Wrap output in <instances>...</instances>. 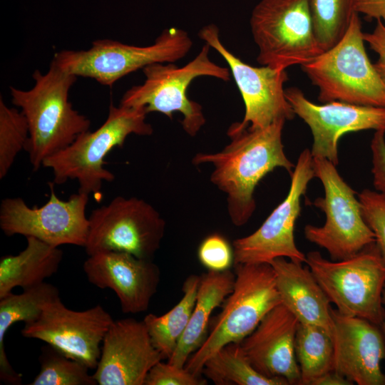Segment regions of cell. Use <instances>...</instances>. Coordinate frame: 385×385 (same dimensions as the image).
<instances>
[{"label": "cell", "mask_w": 385, "mask_h": 385, "mask_svg": "<svg viewBox=\"0 0 385 385\" xmlns=\"http://www.w3.org/2000/svg\"><path fill=\"white\" fill-rule=\"evenodd\" d=\"M284 120L262 128L230 125L227 135L230 142L221 151L197 153L195 165L210 163L213 167L210 181L227 196V212L232 223L240 227L251 218L256 209L254 197L259 182L276 168L290 175L294 165L284 151L282 141Z\"/></svg>", "instance_id": "cell-1"}, {"label": "cell", "mask_w": 385, "mask_h": 385, "mask_svg": "<svg viewBox=\"0 0 385 385\" xmlns=\"http://www.w3.org/2000/svg\"><path fill=\"white\" fill-rule=\"evenodd\" d=\"M29 90L10 87L12 103L25 115L29 137L25 150L34 170L47 158L70 145L89 130L90 120L73 108L69 91L77 76L61 69L52 61L45 73L36 70Z\"/></svg>", "instance_id": "cell-2"}, {"label": "cell", "mask_w": 385, "mask_h": 385, "mask_svg": "<svg viewBox=\"0 0 385 385\" xmlns=\"http://www.w3.org/2000/svg\"><path fill=\"white\" fill-rule=\"evenodd\" d=\"M146 115L143 108L115 106L111 102L108 117L98 128L80 134L67 148L45 159L42 166L52 170L54 185L77 180L78 192L98 195L103 183L115 179L114 174L104 167L108 153L115 147L122 148L130 134H153Z\"/></svg>", "instance_id": "cell-3"}, {"label": "cell", "mask_w": 385, "mask_h": 385, "mask_svg": "<svg viewBox=\"0 0 385 385\" xmlns=\"http://www.w3.org/2000/svg\"><path fill=\"white\" fill-rule=\"evenodd\" d=\"M235 267L232 292L210 324L205 341L185 365L195 375L202 376L204 364L212 355L225 345L240 343L269 312L282 304L270 264H237Z\"/></svg>", "instance_id": "cell-4"}, {"label": "cell", "mask_w": 385, "mask_h": 385, "mask_svg": "<svg viewBox=\"0 0 385 385\" xmlns=\"http://www.w3.org/2000/svg\"><path fill=\"white\" fill-rule=\"evenodd\" d=\"M364 42L361 21L355 13L346 34L334 46L300 66L319 88L320 102L385 107V83L369 60Z\"/></svg>", "instance_id": "cell-5"}, {"label": "cell", "mask_w": 385, "mask_h": 385, "mask_svg": "<svg viewBox=\"0 0 385 385\" xmlns=\"http://www.w3.org/2000/svg\"><path fill=\"white\" fill-rule=\"evenodd\" d=\"M305 262L340 314L382 324L385 260L376 242L340 260H329L312 251Z\"/></svg>", "instance_id": "cell-6"}, {"label": "cell", "mask_w": 385, "mask_h": 385, "mask_svg": "<svg viewBox=\"0 0 385 385\" xmlns=\"http://www.w3.org/2000/svg\"><path fill=\"white\" fill-rule=\"evenodd\" d=\"M210 49L205 43L192 61L181 67L174 63H155L144 67L145 81L128 89L120 104L143 108L147 114L158 112L170 119L174 112L181 113L184 131L195 136L205 125V118L201 105L188 97L189 85L200 76L224 81L230 78V68L220 66L210 58Z\"/></svg>", "instance_id": "cell-7"}, {"label": "cell", "mask_w": 385, "mask_h": 385, "mask_svg": "<svg viewBox=\"0 0 385 385\" xmlns=\"http://www.w3.org/2000/svg\"><path fill=\"white\" fill-rule=\"evenodd\" d=\"M187 31L171 27L163 30L146 46L125 44L110 39L97 40L87 50H63L53 61L63 71L112 86L122 77L155 63H175L191 49Z\"/></svg>", "instance_id": "cell-8"}, {"label": "cell", "mask_w": 385, "mask_h": 385, "mask_svg": "<svg viewBox=\"0 0 385 385\" xmlns=\"http://www.w3.org/2000/svg\"><path fill=\"white\" fill-rule=\"evenodd\" d=\"M250 23L261 66L286 70L324 52L314 33L309 0H261Z\"/></svg>", "instance_id": "cell-9"}, {"label": "cell", "mask_w": 385, "mask_h": 385, "mask_svg": "<svg viewBox=\"0 0 385 385\" xmlns=\"http://www.w3.org/2000/svg\"><path fill=\"white\" fill-rule=\"evenodd\" d=\"M315 177L324 187V196L313 205L326 215L324 225H307V240L325 249L332 260H340L376 242L366 223L356 192L339 174L336 165L325 158H313Z\"/></svg>", "instance_id": "cell-10"}, {"label": "cell", "mask_w": 385, "mask_h": 385, "mask_svg": "<svg viewBox=\"0 0 385 385\" xmlns=\"http://www.w3.org/2000/svg\"><path fill=\"white\" fill-rule=\"evenodd\" d=\"M88 255L100 251L126 252L152 260L165 235V222L148 202L135 197H114L88 217Z\"/></svg>", "instance_id": "cell-11"}, {"label": "cell", "mask_w": 385, "mask_h": 385, "mask_svg": "<svg viewBox=\"0 0 385 385\" xmlns=\"http://www.w3.org/2000/svg\"><path fill=\"white\" fill-rule=\"evenodd\" d=\"M291 175V185L284 200L275 207L261 226L252 234L233 241L235 262L237 264H270L279 257L296 262H306L294 240V227L301 212V197L315 178L311 150L299 155Z\"/></svg>", "instance_id": "cell-12"}, {"label": "cell", "mask_w": 385, "mask_h": 385, "mask_svg": "<svg viewBox=\"0 0 385 385\" xmlns=\"http://www.w3.org/2000/svg\"><path fill=\"white\" fill-rule=\"evenodd\" d=\"M48 185L49 200L40 207H29L21 197L3 199L0 205L1 230L6 236L34 237L56 247H85L89 225L86 215L88 195L78 192L62 200L55 193L54 184Z\"/></svg>", "instance_id": "cell-13"}, {"label": "cell", "mask_w": 385, "mask_h": 385, "mask_svg": "<svg viewBox=\"0 0 385 385\" xmlns=\"http://www.w3.org/2000/svg\"><path fill=\"white\" fill-rule=\"evenodd\" d=\"M101 304L83 311L66 307L61 297L46 304L40 317L24 324L21 334L46 342L89 369H96L106 334L113 322Z\"/></svg>", "instance_id": "cell-14"}, {"label": "cell", "mask_w": 385, "mask_h": 385, "mask_svg": "<svg viewBox=\"0 0 385 385\" xmlns=\"http://www.w3.org/2000/svg\"><path fill=\"white\" fill-rule=\"evenodd\" d=\"M199 37L227 62L242 97L245 112L241 127L265 128L279 120H292L295 114L285 96L286 70L252 66L235 56L221 42L215 24L203 26Z\"/></svg>", "instance_id": "cell-15"}, {"label": "cell", "mask_w": 385, "mask_h": 385, "mask_svg": "<svg viewBox=\"0 0 385 385\" xmlns=\"http://www.w3.org/2000/svg\"><path fill=\"white\" fill-rule=\"evenodd\" d=\"M294 113L309 127L313 158H325L337 165L338 142L346 133L366 130L385 131V107L366 106L340 101L316 104L298 88L284 91Z\"/></svg>", "instance_id": "cell-16"}, {"label": "cell", "mask_w": 385, "mask_h": 385, "mask_svg": "<svg viewBox=\"0 0 385 385\" xmlns=\"http://www.w3.org/2000/svg\"><path fill=\"white\" fill-rule=\"evenodd\" d=\"M163 359L143 321L114 320L93 376L98 385H144L150 369Z\"/></svg>", "instance_id": "cell-17"}, {"label": "cell", "mask_w": 385, "mask_h": 385, "mask_svg": "<svg viewBox=\"0 0 385 385\" xmlns=\"http://www.w3.org/2000/svg\"><path fill=\"white\" fill-rule=\"evenodd\" d=\"M333 371L353 384L385 385V338L378 326L332 309Z\"/></svg>", "instance_id": "cell-18"}, {"label": "cell", "mask_w": 385, "mask_h": 385, "mask_svg": "<svg viewBox=\"0 0 385 385\" xmlns=\"http://www.w3.org/2000/svg\"><path fill=\"white\" fill-rule=\"evenodd\" d=\"M83 270L90 283L115 293L125 314L146 311L160 279V269L152 260L121 252L100 251L90 255Z\"/></svg>", "instance_id": "cell-19"}, {"label": "cell", "mask_w": 385, "mask_h": 385, "mask_svg": "<svg viewBox=\"0 0 385 385\" xmlns=\"http://www.w3.org/2000/svg\"><path fill=\"white\" fill-rule=\"evenodd\" d=\"M299 321L282 304L269 312L240 342L254 368L269 377H282L299 385L300 371L294 352Z\"/></svg>", "instance_id": "cell-20"}, {"label": "cell", "mask_w": 385, "mask_h": 385, "mask_svg": "<svg viewBox=\"0 0 385 385\" xmlns=\"http://www.w3.org/2000/svg\"><path fill=\"white\" fill-rule=\"evenodd\" d=\"M282 304L299 323L318 326L332 335V307L310 269L285 257L270 262Z\"/></svg>", "instance_id": "cell-21"}, {"label": "cell", "mask_w": 385, "mask_h": 385, "mask_svg": "<svg viewBox=\"0 0 385 385\" xmlns=\"http://www.w3.org/2000/svg\"><path fill=\"white\" fill-rule=\"evenodd\" d=\"M195 304L189 323L168 362L185 367L190 356L204 343L207 336L210 316L232 292L235 273L207 271L200 276Z\"/></svg>", "instance_id": "cell-22"}, {"label": "cell", "mask_w": 385, "mask_h": 385, "mask_svg": "<svg viewBox=\"0 0 385 385\" xmlns=\"http://www.w3.org/2000/svg\"><path fill=\"white\" fill-rule=\"evenodd\" d=\"M26 246L16 255L0 260V298L15 287L29 289L44 282L58 270L63 252L58 247L27 237Z\"/></svg>", "instance_id": "cell-23"}, {"label": "cell", "mask_w": 385, "mask_h": 385, "mask_svg": "<svg viewBox=\"0 0 385 385\" xmlns=\"http://www.w3.org/2000/svg\"><path fill=\"white\" fill-rule=\"evenodd\" d=\"M58 298H60L58 288L45 282L23 289L21 294L11 292L0 298V379L2 382L21 384V375L12 368L5 351L4 339L8 330L19 322L24 324L35 322L46 304Z\"/></svg>", "instance_id": "cell-24"}, {"label": "cell", "mask_w": 385, "mask_h": 385, "mask_svg": "<svg viewBox=\"0 0 385 385\" xmlns=\"http://www.w3.org/2000/svg\"><path fill=\"white\" fill-rule=\"evenodd\" d=\"M200 276L189 275L182 290L183 296L178 303L163 315L147 314L145 323L154 346L164 359L173 354L191 317L200 283Z\"/></svg>", "instance_id": "cell-25"}, {"label": "cell", "mask_w": 385, "mask_h": 385, "mask_svg": "<svg viewBox=\"0 0 385 385\" xmlns=\"http://www.w3.org/2000/svg\"><path fill=\"white\" fill-rule=\"evenodd\" d=\"M202 375L217 385H289L284 378L258 372L240 343H230L217 350L204 364Z\"/></svg>", "instance_id": "cell-26"}, {"label": "cell", "mask_w": 385, "mask_h": 385, "mask_svg": "<svg viewBox=\"0 0 385 385\" xmlns=\"http://www.w3.org/2000/svg\"><path fill=\"white\" fill-rule=\"evenodd\" d=\"M294 352L300 371L299 385H313L319 377L333 371L332 335L322 327L299 322Z\"/></svg>", "instance_id": "cell-27"}, {"label": "cell", "mask_w": 385, "mask_h": 385, "mask_svg": "<svg viewBox=\"0 0 385 385\" xmlns=\"http://www.w3.org/2000/svg\"><path fill=\"white\" fill-rule=\"evenodd\" d=\"M356 0H309L317 39L324 51L334 46L346 34Z\"/></svg>", "instance_id": "cell-28"}, {"label": "cell", "mask_w": 385, "mask_h": 385, "mask_svg": "<svg viewBox=\"0 0 385 385\" xmlns=\"http://www.w3.org/2000/svg\"><path fill=\"white\" fill-rule=\"evenodd\" d=\"M39 373L31 385H96L85 364L72 359L48 345L42 347Z\"/></svg>", "instance_id": "cell-29"}, {"label": "cell", "mask_w": 385, "mask_h": 385, "mask_svg": "<svg viewBox=\"0 0 385 385\" xmlns=\"http://www.w3.org/2000/svg\"><path fill=\"white\" fill-rule=\"evenodd\" d=\"M29 137V125L22 111L7 106L1 96L0 179L6 175L19 153L25 150Z\"/></svg>", "instance_id": "cell-30"}, {"label": "cell", "mask_w": 385, "mask_h": 385, "mask_svg": "<svg viewBox=\"0 0 385 385\" xmlns=\"http://www.w3.org/2000/svg\"><path fill=\"white\" fill-rule=\"evenodd\" d=\"M197 258L207 271L228 270L235 262L233 247L222 235L213 233L200 244Z\"/></svg>", "instance_id": "cell-31"}, {"label": "cell", "mask_w": 385, "mask_h": 385, "mask_svg": "<svg viewBox=\"0 0 385 385\" xmlns=\"http://www.w3.org/2000/svg\"><path fill=\"white\" fill-rule=\"evenodd\" d=\"M363 217L374 234L376 243L385 260V194L368 189L359 195Z\"/></svg>", "instance_id": "cell-32"}, {"label": "cell", "mask_w": 385, "mask_h": 385, "mask_svg": "<svg viewBox=\"0 0 385 385\" xmlns=\"http://www.w3.org/2000/svg\"><path fill=\"white\" fill-rule=\"evenodd\" d=\"M207 379L197 376L185 367H179L162 361L149 371L144 385H205Z\"/></svg>", "instance_id": "cell-33"}, {"label": "cell", "mask_w": 385, "mask_h": 385, "mask_svg": "<svg viewBox=\"0 0 385 385\" xmlns=\"http://www.w3.org/2000/svg\"><path fill=\"white\" fill-rule=\"evenodd\" d=\"M373 183L377 191L385 194V131L375 132L371 142Z\"/></svg>", "instance_id": "cell-34"}, {"label": "cell", "mask_w": 385, "mask_h": 385, "mask_svg": "<svg viewBox=\"0 0 385 385\" xmlns=\"http://www.w3.org/2000/svg\"><path fill=\"white\" fill-rule=\"evenodd\" d=\"M364 40L378 54V60L385 61V24L382 21L376 20L373 31L364 33Z\"/></svg>", "instance_id": "cell-35"}, {"label": "cell", "mask_w": 385, "mask_h": 385, "mask_svg": "<svg viewBox=\"0 0 385 385\" xmlns=\"http://www.w3.org/2000/svg\"><path fill=\"white\" fill-rule=\"evenodd\" d=\"M355 10L368 19H379L385 24V0H356Z\"/></svg>", "instance_id": "cell-36"}, {"label": "cell", "mask_w": 385, "mask_h": 385, "mask_svg": "<svg viewBox=\"0 0 385 385\" xmlns=\"http://www.w3.org/2000/svg\"><path fill=\"white\" fill-rule=\"evenodd\" d=\"M353 384L334 371H330L318 379L313 385H352Z\"/></svg>", "instance_id": "cell-37"}, {"label": "cell", "mask_w": 385, "mask_h": 385, "mask_svg": "<svg viewBox=\"0 0 385 385\" xmlns=\"http://www.w3.org/2000/svg\"><path fill=\"white\" fill-rule=\"evenodd\" d=\"M374 66L385 83V61L378 60L377 62L374 63Z\"/></svg>", "instance_id": "cell-38"}, {"label": "cell", "mask_w": 385, "mask_h": 385, "mask_svg": "<svg viewBox=\"0 0 385 385\" xmlns=\"http://www.w3.org/2000/svg\"><path fill=\"white\" fill-rule=\"evenodd\" d=\"M382 298H383L384 305L385 306V286H384V290H383ZM381 326L382 332H383V334H384V335L385 337V319L384 320V322H382Z\"/></svg>", "instance_id": "cell-39"}]
</instances>
